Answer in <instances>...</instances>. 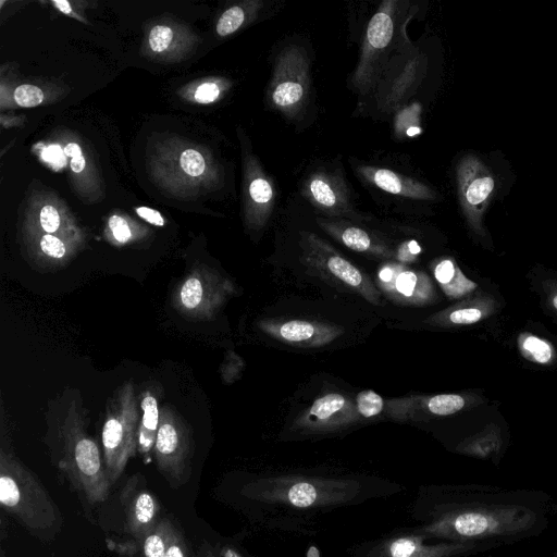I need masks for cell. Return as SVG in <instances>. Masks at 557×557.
Here are the masks:
<instances>
[{
	"label": "cell",
	"instance_id": "cell-11",
	"mask_svg": "<svg viewBox=\"0 0 557 557\" xmlns=\"http://www.w3.org/2000/svg\"><path fill=\"white\" fill-rule=\"evenodd\" d=\"M359 420L356 403L344 394L331 392L300 412L292 429L302 434H325L342 431Z\"/></svg>",
	"mask_w": 557,
	"mask_h": 557
},
{
	"label": "cell",
	"instance_id": "cell-25",
	"mask_svg": "<svg viewBox=\"0 0 557 557\" xmlns=\"http://www.w3.org/2000/svg\"><path fill=\"white\" fill-rule=\"evenodd\" d=\"M517 348L520 355L528 361L549 367L557 361V350L546 338L529 332H522L517 336Z\"/></svg>",
	"mask_w": 557,
	"mask_h": 557
},
{
	"label": "cell",
	"instance_id": "cell-37",
	"mask_svg": "<svg viewBox=\"0 0 557 557\" xmlns=\"http://www.w3.org/2000/svg\"><path fill=\"white\" fill-rule=\"evenodd\" d=\"M109 227L114 238L121 244L128 242L132 237L131 228L125 219L122 216L112 215L109 219Z\"/></svg>",
	"mask_w": 557,
	"mask_h": 557
},
{
	"label": "cell",
	"instance_id": "cell-43",
	"mask_svg": "<svg viewBox=\"0 0 557 557\" xmlns=\"http://www.w3.org/2000/svg\"><path fill=\"white\" fill-rule=\"evenodd\" d=\"M52 3L59 11H61L65 14H70L72 12L70 2H67L65 0H57V1H53Z\"/></svg>",
	"mask_w": 557,
	"mask_h": 557
},
{
	"label": "cell",
	"instance_id": "cell-4",
	"mask_svg": "<svg viewBox=\"0 0 557 557\" xmlns=\"http://www.w3.org/2000/svg\"><path fill=\"white\" fill-rule=\"evenodd\" d=\"M58 466L72 487L91 506L103 503L112 486L97 443L87 434L75 410L69 411L59 429Z\"/></svg>",
	"mask_w": 557,
	"mask_h": 557
},
{
	"label": "cell",
	"instance_id": "cell-45",
	"mask_svg": "<svg viewBox=\"0 0 557 557\" xmlns=\"http://www.w3.org/2000/svg\"><path fill=\"white\" fill-rule=\"evenodd\" d=\"M552 557H557V552Z\"/></svg>",
	"mask_w": 557,
	"mask_h": 557
},
{
	"label": "cell",
	"instance_id": "cell-33",
	"mask_svg": "<svg viewBox=\"0 0 557 557\" xmlns=\"http://www.w3.org/2000/svg\"><path fill=\"white\" fill-rule=\"evenodd\" d=\"M173 39V30L166 25H157L149 33V46L153 52L165 51Z\"/></svg>",
	"mask_w": 557,
	"mask_h": 557
},
{
	"label": "cell",
	"instance_id": "cell-42",
	"mask_svg": "<svg viewBox=\"0 0 557 557\" xmlns=\"http://www.w3.org/2000/svg\"><path fill=\"white\" fill-rule=\"evenodd\" d=\"M218 557H243L236 549L231 546H223Z\"/></svg>",
	"mask_w": 557,
	"mask_h": 557
},
{
	"label": "cell",
	"instance_id": "cell-16",
	"mask_svg": "<svg viewBox=\"0 0 557 557\" xmlns=\"http://www.w3.org/2000/svg\"><path fill=\"white\" fill-rule=\"evenodd\" d=\"M124 510V531L139 543L162 519L154 494L140 486L139 474L127 480L120 496Z\"/></svg>",
	"mask_w": 557,
	"mask_h": 557
},
{
	"label": "cell",
	"instance_id": "cell-35",
	"mask_svg": "<svg viewBox=\"0 0 557 557\" xmlns=\"http://www.w3.org/2000/svg\"><path fill=\"white\" fill-rule=\"evenodd\" d=\"M165 557H189L188 545L184 533L174 525L171 533Z\"/></svg>",
	"mask_w": 557,
	"mask_h": 557
},
{
	"label": "cell",
	"instance_id": "cell-12",
	"mask_svg": "<svg viewBox=\"0 0 557 557\" xmlns=\"http://www.w3.org/2000/svg\"><path fill=\"white\" fill-rule=\"evenodd\" d=\"M488 399L479 391L413 396L389 401V413L394 419L405 421L432 417L453 416L486 404Z\"/></svg>",
	"mask_w": 557,
	"mask_h": 557
},
{
	"label": "cell",
	"instance_id": "cell-31",
	"mask_svg": "<svg viewBox=\"0 0 557 557\" xmlns=\"http://www.w3.org/2000/svg\"><path fill=\"white\" fill-rule=\"evenodd\" d=\"M182 170L189 176H200L206 170V161L200 152L188 148L180 157Z\"/></svg>",
	"mask_w": 557,
	"mask_h": 557
},
{
	"label": "cell",
	"instance_id": "cell-29",
	"mask_svg": "<svg viewBox=\"0 0 557 557\" xmlns=\"http://www.w3.org/2000/svg\"><path fill=\"white\" fill-rule=\"evenodd\" d=\"M262 2L253 1L248 8L234 5L223 12L216 24L218 35L224 37L238 30L246 22L248 13L259 11Z\"/></svg>",
	"mask_w": 557,
	"mask_h": 557
},
{
	"label": "cell",
	"instance_id": "cell-27",
	"mask_svg": "<svg viewBox=\"0 0 557 557\" xmlns=\"http://www.w3.org/2000/svg\"><path fill=\"white\" fill-rule=\"evenodd\" d=\"M174 523L169 518H162L158 524L137 544L141 557H165Z\"/></svg>",
	"mask_w": 557,
	"mask_h": 557
},
{
	"label": "cell",
	"instance_id": "cell-18",
	"mask_svg": "<svg viewBox=\"0 0 557 557\" xmlns=\"http://www.w3.org/2000/svg\"><path fill=\"white\" fill-rule=\"evenodd\" d=\"M230 292L228 282L215 274L199 271L184 281L178 298L186 312L193 315H208L224 301Z\"/></svg>",
	"mask_w": 557,
	"mask_h": 557
},
{
	"label": "cell",
	"instance_id": "cell-5",
	"mask_svg": "<svg viewBox=\"0 0 557 557\" xmlns=\"http://www.w3.org/2000/svg\"><path fill=\"white\" fill-rule=\"evenodd\" d=\"M139 424L134 387L132 383H127L111 399L102 428L103 459L112 485L136 454Z\"/></svg>",
	"mask_w": 557,
	"mask_h": 557
},
{
	"label": "cell",
	"instance_id": "cell-19",
	"mask_svg": "<svg viewBox=\"0 0 557 557\" xmlns=\"http://www.w3.org/2000/svg\"><path fill=\"white\" fill-rule=\"evenodd\" d=\"M498 311L499 302L496 297L491 293L478 290L433 313L426 319V323L443 329L467 326L482 322Z\"/></svg>",
	"mask_w": 557,
	"mask_h": 557
},
{
	"label": "cell",
	"instance_id": "cell-39",
	"mask_svg": "<svg viewBox=\"0 0 557 557\" xmlns=\"http://www.w3.org/2000/svg\"><path fill=\"white\" fill-rule=\"evenodd\" d=\"M64 153L71 157V169L73 172L81 173L85 169L86 161L78 144H67L64 147Z\"/></svg>",
	"mask_w": 557,
	"mask_h": 557
},
{
	"label": "cell",
	"instance_id": "cell-21",
	"mask_svg": "<svg viewBox=\"0 0 557 557\" xmlns=\"http://www.w3.org/2000/svg\"><path fill=\"white\" fill-rule=\"evenodd\" d=\"M318 223L333 238L356 252L376 258H388L394 255L384 238L347 220L319 218Z\"/></svg>",
	"mask_w": 557,
	"mask_h": 557
},
{
	"label": "cell",
	"instance_id": "cell-36",
	"mask_svg": "<svg viewBox=\"0 0 557 557\" xmlns=\"http://www.w3.org/2000/svg\"><path fill=\"white\" fill-rule=\"evenodd\" d=\"M39 222L47 234H53L59 230L60 214L53 206L46 205L40 210Z\"/></svg>",
	"mask_w": 557,
	"mask_h": 557
},
{
	"label": "cell",
	"instance_id": "cell-7",
	"mask_svg": "<svg viewBox=\"0 0 557 557\" xmlns=\"http://www.w3.org/2000/svg\"><path fill=\"white\" fill-rule=\"evenodd\" d=\"M194 449L189 426L170 407H162L153 450L158 470L172 488L189 481Z\"/></svg>",
	"mask_w": 557,
	"mask_h": 557
},
{
	"label": "cell",
	"instance_id": "cell-24",
	"mask_svg": "<svg viewBox=\"0 0 557 557\" xmlns=\"http://www.w3.org/2000/svg\"><path fill=\"white\" fill-rule=\"evenodd\" d=\"M434 277L450 299L468 297L478 292V284L468 278L451 258H442L433 267Z\"/></svg>",
	"mask_w": 557,
	"mask_h": 557
},
{
	"label": "cell",
	"instance_id": "cell-23",
	"mask_svg": "<svg viewBox=\"0 0 557 557\" xmlns=\"http://www.w3.org/2000/svg\"><path fill=\"white\" fill-rule=\"evenodd\" d=\"M508 446V438L495 422L486 423L481 430L461 438L454 451L468 457L498 465Z\"/></svg>",
	"mask_w": 557,
	"mask_h": 557
},
{
	"label": "cell",
	"instance_id": "cell-32",
	"mask_svg": "<svg viewBox=\"0 0 557 557\" xmlns=\"http://www.w3.org/2000/svg\"><path fill=\"white\" fill-rule=\"evenodd\" d=\"M13 97L20 107L32 108L42 102L44 92L35 85L24 84L15 89Z\"/></svg>",
	"mask_w": 557,
	"mask_h": 557
},
{
	"label": "cell",
	"instance_id": "cell-6",
	"mask_svg": "<svg viewBox=\"0 0 557 557\" xmlns=\"http://www.w3.org/2000/svg\"><path fill=\"white\" fill-rule=\"evenodd\" d=\"M299 244L302 261L321 277L373 305H382L381 293L372 281L324 239L314 233L301 232Z\"/></svg>",
	"mask_w": 557,
	"mask_h": 557
},
{
	"label": "cell",
	"instance_id": "cell-30",
	"mask_svg": "<svg viewBox=\"0 0 557 557\" xmlns=\"http://www.w3.org/2000/svg\"><path fill=\"white\" fill-rule=\"evenodd\" d=\"M385 406V401L373 391H362L356 397V407L360 417L370 419L379 416Z\"/></svg>",
	"mask_w": 557,
	"mask_h": 557
},
{
	"label": "cell",
	"instance_id": "cell-22",
	"mask_svg": "<svg viewBox=\"0 0 557 557\" xmlns=\"http://www.w3.org/2000/svg\"><path fill=\"white\" fill-rule=\"evenodd\" d=\"M355 171L368 184L392 195L414 200H432L436 196L423 182L387 168L359 164Z\"/></svg>",
	"mask_w": 557,
	"mask_h": 557
},
{
	"label": "cell",
	"instance_id": "cell-2",
	"mask_svg": "<svg viewBox=\"0 0 557 557\" xmlns=\"http://www.w3.org/2000/svg\"><path fill=\"white\" fill-rule=\"evenodd\" d=\"M0 506L39 540H53L62 530V513L42 482L4 448L0 453Z\"/></svg>",
	"mask_w": 557,
	"mask_h": 557
},
{
	"label": "cell",
	"instance_id": "cell-26",
	"mask_svg": "<svg viewBox=\"0 0 557 557\" xmlns=\"http://www.w3.org/2000/svg\"><path fill=\"white\" fill-rule=\"evenodd\" d=\"M140 407L143 414L138 430L137 449L143 455H148L154 446L160 421V410L157 398L148 392L141 398Z\"/></svg>",
	"mask_w": 557,
	"mask_h": 557
},
{
	"label": "cell",
	"instance_id": "cell-8",
	"mask_svg": "<svg viewBox=\"0 0 557 557\" xmlns=\"http://www.w3.org/2000/svg\"><path fill=\"white\" fill-rule=\"evenodd\" d=\"M310 92V62L306 50L286 46L277 54L268 88L272 109L294 117L307 103Z\"/></svg>",
	"mask_w": 557,
	"mask_h": 557
},
{
	"label": "cell",
	"instance_id": "cell-3",
	"mask_svg": "<svg viewBox=\"0 0 557 557\" xmlns=\"http://www.w3.org/2000/svg\"><path fill=\"white\" fill-rule=\"evenodd\" d=\"M362 485L351 479L278 475L253 480L240 494L251 500L295 509H326L352 502Z\"/></svg>",
	"mask_w": 557,
	"mask_h": 557
},
{
	"label": "cell",
	"instance_id": "cell-14",
	"mask_svg": "<svg viewBox=\"0 0 557 557\" xmlns=\"http://www.w3.org/2000/svg\"><path fill=\"white\" fill-rule=\"evenodd\" d=\"M457 185L461 208L470 227L483 232L482 215L495 188V180L475 158L466 157L457 166Z\"/></svg>",
	"mask_w": 557,
	"mask_h": 557
},
{
	"label": "cell",
	"instance_id": "cell-20",
	"mask_svg": "<svg viewBox=\"0 0 557 557\" xmlns=\"http://www.w3.org/2000/svg\"><path fill=\"white\" fill-rule=\"evenodd\" d=\"M247 219L251 227L262 228L271 218L276 190L273 180L263 171L253 156L247 162Z\"/></svg>",
	"mask_w": 557,
	"mask_h": 557
},
{
	"label": "cell",
	"instance_id": "cell-28",
	"mask_svg": "<svg viewBox=\"0 0 557 557\" xmlns=\"http://www.w3.org/2000/svg\"><path fill=\"white\" fill-rule=\"evenodd\" d=\"M532 276L542 307L557 320V273L552 270H533Z\"/></svg>",
	"mask_w": 557,
	"mask_h": 557
},
{
	"label": "cell",
	"instance_id": "cell-17",
	"mask_svg": "<svg viewBox=\"0 0 557 557\" xmlns=\"http://www.w3.org/2000/svg\"><path fill=\"white\" fill-rule=\"evenodd\" d=\"M260 329L281 343L300 347H321L344 333L338 325L301 319L262 321Z\"/></svg>",
	"mask_w": 557,
	"mask_h": 557
},
{
	"label": "cell",
	"instance_id": "cell-34",
	"mask_svg": "<svg viewBox=\"0 0 557 557\" xmlns=\"http://www.w3.org/2000/svg\"><path fill=\"white\" fill-rule=\"evenodd\" d=\"M39 246L41 251L53 259H61L65 256L66 248L64 243L52 234H45L41 236Z\"/></svg>",
	"mask_w": 557,
	"mask_h": 557
},
{
	"label": "cell",
	"instance_id": "cell-41",
	"mask_svg": "<svg viewBox=\"0 0 557 557\" xmlns=\"http://www.w3.org/2000/svg\"><path fill=\"white\" fill-rule=\"evenodd\" d=\"M198 557H218L214 553L211 545L207 542H203L202 545L199 547Z\"/></svg>",
	"mask_w": 557,
	"mask_h": 557
},
{
	"label": "cell",
	"instance_id": "cell-10",
	"mask_svg": "<svg viewBox=\"0 0 557 557\" xmlns=\"http://www.w3.org/2000/svg\"><path fill=\"white\" fill-rule=\"evenodd\" d=\"M301 195L320 212L332 219L362 221L356 211L343 175L336 171L317 169L302 181Z\"/></svg>",
	"mask_w": 557,
	"mask_h": 557
},
{
	"label": "cell",
	"instance_id": "cell-13",
	"mask_svg": "<svg viewBox=\"0 0 557 557\" xmlns=\"http://www.w3.org/2000/svg\"><path fill=\"white\" fill-rule=\"evenodd\" d=\"M426 541L420 533L389 537L368 548L366 557H463L495 549L486 544Z\"/></svg>",
	"mask_w": 557,
	"mask_h": 557
},
{
	"label": "cell",
	"instance_id": "cell-40",
	"mask_svg": "<svg viewBox=\"0 0 557 557\" xmlns=\"http://www.w3.org/2000/svg\"><path fill=\"white\" fill-rule=\"evenodd\" d=\"M136 213L146 220L147 222L157 225V226H163L165 224V221L161 213L154 209L148 208V207H139L136 208Z\"/></svg>",
	"mask_w": 557,
	"mask_h": 557
},
{
	"label": "cell",
	"instance_id": "cell-15",
	"mask_svg": "<svg viewBox=\"0 0 557 557\" xmlns=\"http://www.w3.org/2000/svg\"><path fill=\"white\" fill-rule=\"evenodd\" d=\"M380 289L399 305L425 306L435 301L436 293L431 278L401 263L387 262L377 272Z\"/></svg>",
	"mask_w": 557,
	"mask_h": 557
},
{
	"label": "cell",
	"instance_id": "cell-9",
	"mask_svg": "<svg viewBox=\"0 0 557 557\" xmlns=\"http://www.w3.org/2000/svg\"><path fill=\"white\" fill-rule=\"evenodd\" d=\"M398 5L397 1L382 2L368 23L360 59L351 77L355 89L362 96L373 89L382 74L396 35Z\"/></svg>",
	"mask_w": 557,
	"mask_h": 557
},
{
	"label": "cell",
	"instance_id": "cell-38",
	"mask_svg": "<svg viewBox=\"0 0 557 557\" xmlns=\"http://www.w3.org/2000/svg\"><path fill=\"white\" fill-rule=\"evenodd\" d=\"M221 89L218 84L207 82L199 85L195 91L194 98L199 103H211L220 96Z\"/></svg>",
	"mask_w": 557,
	"mask_h": 557
},
{
	"label": "cell",
	"instance_id": "cell-1",
	"mask_svg": "<svg viewBox=\"0 0 557 557\" xmlns=\"http://www.w3.org/2000/svg\"><path fill=\"white\" fill-rule=\"evenodd\" d=\"M556 505L536 488L490 484L433 486L428 492L424 523L428 540L486 544L495 548L541 535Z\"/></svg>",
	"mask_w": 557,
	"mask_h": 557
},
{
	"label": "cell",
	"instance_id": "cell-44",
	"mask_svg": "<svg viewBox=\"0 0 557 557\" xmlns=\"http://www.w3.org/2000/svg\"><path fill=\"white\" fill-rule=\"evenodd\" d=\"M4 556H5L4 550L1 549V557H4Z\"/></svg>",
	"mask_w": 557,
	"mask_h": 557
}]
</instances>
